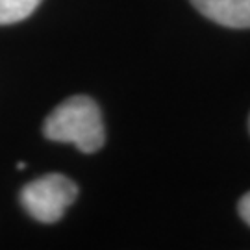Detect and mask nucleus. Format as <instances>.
<instances>
[{"label":"nucleus","mask_w":250,"mask_h":250,"mask_svg":"<svg viewBox=\"0 0 250 250\" xmlns=\"http://www.w3.org/2000/svg\"><path fill=\"white\" fill-rule=\"evenodd\" d=\"M43 134L50 141L72 143L78 150L93 154L106 141L99 104L85 95H76L62 102L46 117Z\"/></svg>","instance_id":"nucleus-1"},{"label":"nucleus","mask_w":250,"mask_h":250,"mask_svg":"<svg viewBox=\"0 0 250 250\" xmlns=\"http://www.w3.org/2000/svg\"><path fill=\"white\" fill-rule=\"evenodd\" d=\"M78 188L63 174H45L30 182L21 191V204L36 221L52 224L76 200Z\"/></svg>","instance_id":"nucleus-2"},{"label":"nucleus","mask_w":250,"mask_h":250,"mask_svg":"<svg viewBox=\"0 0 250 250\" xmlns=\"http://www.w3.org/2000/svg\"><path fill=\"white\" fill-rule=\"evenodd\" d=\"M41 0H0V24H13L28 19Z\"/></svg>","instance_id":"nucleus-4"},{"label":"nucleus","mask_w":250,"mask_h":250,"mask_svg":"<svg viewBox=\"0 0 250 250\" xmlns=\"http://www.w3.org/2000/svg\"><path fill=\"white\" fill-rule=\"evenodd\" d=\"M209 21L228 28H250V0H191Z\"/></svg>","instance_id":"nucleus-3"},{"label":"nucleus","mask_w":250,"mask_h":250,"mask_svg":"<svg viewBox=\"0 0 250 250\" xmlns=\"http://www.w3.org/2000/svg\"><path fill=\"white\" fill-rule=\"evenodd\" d=\"M249 130H250V119H249Z\"/></svg>","instance_id":"nucleus-6"},{"label":"nucleus","mask_w":250,"mask_h":250,"mask_svg":"<svg viewBox=\"0 0 250 250\" xmlns=\"http://www.w3.org/2000/svg\"><path fill=\"white\" fill-rule=\"evenodd\" d=\"M239 215L243 217V221L250 226V193H247L245 197L239 200Z\"/></svg>","instance_id":"nucleus-5"}]
</instances>
